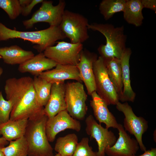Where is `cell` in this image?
Wrapping results in <instances>:
<instances>
[{
	"instance_id": "6da1fadb",
	"label": "cell",
	"mask_w": 156,
	"mask_h": 156,
	"mask_svg": "<svg viewBox=\"0 0 156 156\" xmlns=\"http://www.w3.org/2000/svg\"><path fill=\"white\" fill-rule=\"evenodd\" d=\"M6 99L12 104L10 119L15 120L31 118L43 110L38 101L33 85V79L29 76L7 79L4 87Z\"/></svg>"
},
{
	"instance_id": "7a4b0ae2",
	"label": "cell",
	"mask_w": 156,
	"mask_h": 156,
	"mask_svg": "<svg viewBox=\"0 0 156 156\" xmlns=\"http://www.w3.org/2000/svg\"><path fill=\"white\" fill-rule=\"evenodd\" d=\"M66 38L59 26H50L39 31H25L9 28L0 22V41L14 38L22 39L36 44L33 48L39 53L53 46L57 40Z\"/></svg>"
},
{
	"instance_id": "3957f363",
	"label": "cell",
	"mask_w": 156,
	"mask_h": 156,
	"mask_svg": "<svg viewBox=\"0 0 156 156\" xmlns=\"http://www.w3.org/2000/svg\"><path fill=\"white\" fill-rule=\"evenodd\" d=\"M48 118L44 111L28 119L24 136L28 144V156H53V149L47 138L45 129Z\"/></svg>"
},
{
	"instance_id": "277c9868",
	"label": "cell",
	"mask_w": 156,
	"mask_h": 156,
	"mask_svg": "<svg viewBox=\"0 0 156 156\" xmlns=\"http://www.w3.org/2000/svg\"><path fill=\"white\" fill-rule=\"evenodd\" d=\"M88 29L100 32L106 38V44L100 45L98 49L101 56L103 59H120L126 48L127 36L123 26L115 27L111 24L94 23L89 24Z\"/></svg>"
},
{
	"instance_id": "5b68a950",
	"label": "cell",
	"mask_w": 156,
	"mask_h": 156,
	"mask_svg": "<svg viewBox=\"0 0 156 156\" xmlns=\"http://www.w3.org/2000/svg\"><path fill=\"white\" fill-rule=\"evenodd\" d=\"M88 19L79 13L65 10L59 26L73 43H82L89 38Z\"/></svg>"
},
{
	"instance_id": "8992f818",
	"label": "cell",
	"mask_w": 156,
	"mask_h": 156,
	"mask_svg": "<svg viewBox=\"0 0 156 156\" xmlns=\"http://www.w3.org/2000/svg\"><path fill=\"white\" fill-rule=\"evenodd\" d=\"M87 99L83 85L81 82L65 84L66 110L72 118L79 121L84 118L88 110L86 104Z\"/></svg>"
},
{
	"instance_id": "52a82bcc",
	"label": "cell",
	"mask_w": 156,
	"mask_h": 156,
	"mask_svg": "<svg viewBox=\"0 0 156 156\" xmlns=\"http://www.w3.org/2000/svg\"><path fill=\"white\" fill-rule=\"evenodd\" d=\"M95 91L107 105H116L119 96L107 74L104 60L99 57L93 64Z\"/></svg>"
},
{
	"instance_id": "ba28073f",
	"label": "cell",
	"mask_w": 156,
	"mask_h": 156,
	"mask_svg": "<svg viewBox=\"0 0 156 156\" xmlns=\"http://www.w3.org/2000/svg\"><path fill=\"white\" fill-rule=\"evenodd\" d=\"M66 5L64 0H60L56 5H53L52 1L43 0L39 8L30 18L23 21V24L27 29L32 28L34 24L39 22L48 23L50 26H59Z\"/></svg>"
},
{
	"instance_id": "9c48e42d",
	"label": "cell",
	"mask_w": 156,
	"mask_h": 156,
	"mask_svg": "<svg viewBox=\"0 0 156 156\" xmlns=\"http://www.w3.org/2000/svg\"><path fill=\"white\" fill-rule=\"evenodd\" d=\"M83 48L82 43L58 41L56 45L47 48L43 53L57 64L76 66Z\"/></svg>"
},
{
	"instance_id": "30bf717a",
	"label": "cell",
	"mask_w": 156,
	"mask_h": 156,
	"mask_svg": "<svg viewBox=\"0 0 156 156\" xmlns=\"http://www.w3.org/2000/svg\"><path fill=\"white\" fill-rule=\"evenodd\" d=\"M116 105L117 109L124 115L123 127L125 130L134 135L140 148L144 152L146 149L142 142V137L148 129V121L143 117L136 116L127 102L122 103L119 101Z\"/></svg>"
},
{
	"instance_id": "8fae6325",
	"label": "cell",
	"mask_w": 156,
	"mask_h": 156,
	"mask_svg": "<svg viewBox=\"0 0 156 156\" xmlns=\"http://www.w3.org/2000/svg\"><path fill=\"white\" fill-rule=\"evenodd\" d=\"M85 122L87 134L94 138L97 143L98 148L96 152L97 156H105L106 148L114 145L117 140L116 136L112 131L98 123L92 115L86 118Z\"/></svg>"
},
{
	"instance_id": "7c38bea8",
	"label": "cell",
	"mask_w": 156,
	"mask_h": 156,
	"mask_svg": "<svg viewBox=\"0 0 156 156\" xmlns=\"http://www.w3.org/2000/svg\"><path fill=\"white\" fill-rule=\"evenodd\" d=\"M81 125L79 120L74 119L66 110L61 111L53 117L48 118L46 126V132L49 142H53L59 133L67 129L79 131Z\"/></svg>"
},
{
	"instance_id": "4fadbf2b",
	"label": "cell",
	"mask_w": 156,
	"mask_h": 156,
	"mask_svg": "<svg viewBox=\"0 0 156 156\" xmlns=\"http://www.w3.org/2000/svg\"><path fill=\"white\" fill-rule=\"evenodd\" d=\"M117 129L119 137L114 145L106 148L105 154L108 156L135 155L140 148L137 140L131 137L122 124L118 123Z\"/></svg>"
},
{
	"instance_id": "5bb4252c",
	"label": "cell",
	"mask_w": 156,
	"mask_h": 156,
	"mask_svg": "<svg viewBox=\"0 0 156 156\" xmlns=\"http://www.w3.org/2000/svg\"><path fill=\"white\" fill-rule=\"evenodd\" d=\"M98 57L95 53L86 49L83 50L79 61L76 66L78 69L81 80L84 83L88 94L90 95L96 90L93 64Z\"/></svg>"
},
{
	"instance_id": "9a60e30c",
	"label": "cell",
	"mask_w": 156,
	"mask_h": 156,
	"mask_svg": "<svg viewBox=\"0 0 156 156\" xmlns=\"http://www.w3.org/2000/svg\"><path fill=\"white\" fill-rule=\"evenodd\" d=\"M38 77L52 84L64 82L68 79L82 82L77 68L71 65L57 64L54 68L43 72Z\"/></svg>"
},
{
	"instance_id": "2e32d148",
	"label": "cell",
	"mask_w": 156,
	"mask_h": 156,
	"mask_svg": "<svg viewBox=\"0 0 156 156\" xmlns=\"http://www.w3.org/2000/svg\"><path fill=\"white\" fill-rule=\"evenodd\" d=\"M65 92L64 82L52 84L49 99L43 109L48 118H52L60 112L66 110Z\"/></svg>"
},
{
	"instance_id": "e0dca14e",
	"label": "cell",
	"mask_w": 156,
	"mask_h": 156,
	"mask_svg": "<svg viewBox=\"0 0 156 156\" xmlns=\"http://www.w3.org/2000/svg\"><path fill=\"white\" fill-rule=\"evenodd\" d=\"M92 99L90 105L92 108L96 119L100 124L103 123L105 128L117 129L118 125L115 117L109 111L107 105L99 97L96 91L91 94Z\"/></svg>"
},
{
	"instance_id": "ac0fdd59",
	"label": "cell",
	"mask_w": 156,
	"mask_h": 156,
	"mask_svg": "<svg viewBox=\"0 0 156 156\" xmlns=\"http://www.w3.org/2000/svg\"><path fill=\"white\" fill-rule=\"evenodd\" d=\"M57 64L41 52L19 65L18 70L22 73H28L34 76H38L43 72L55 68Z\"/></svg>"
},
{
	"instance_id": "d6986e66",
	"label": "cell",
	"mask_w": 156,
	"mask_h": 156,
	"mask_svg": "<svg viewBox=\"0 0 156 156\" xmlns=\"http://www.w3.org/2000/svg\"><path fill=\"white\" fill-rule=\"evenodd\" d=\"M131 53V49L126 48L120 59L123 88L119 101L122 102H133L136 96L131 85L129 60Z\"/></svg>"
},
{
	"instance_id": "ffe728a7",
	"label": "cell",
	"mask_w": 156,
	"mask_h": 156,
	"mask_svg": "<svg viewBox=\"0 0 156 156\" xmlns=\"http://www.w3.org/2000/svg\"><path fill=\"white\" fill-rule=\"evenodd\" d=\"M0 55L5 63L11 65L21 64L35 55L32 51L25 50L16 45L0 48Z\"/></svg>"
},
{
	"instance_id": "44dd1931",
	"label": "cell",
	"mask_w": 156,
	"mask_h": 156,
	"mask_svg": "<svg viewBox=\"0 0 156 156\" xmlns=\"http://www.w3.org/2000/svg\"><path fill=\"white\" fill-rule=\"evenodd\" d=\"M28 119L15 120L9 119L0 124V135L7 141L15 140L24 136L27 125Z\"/></svg>"
},
{
	"instance_id": "7402d4cb",
	"label": "cell",
	"mask_w": 156,
	"mask_h": 156,
	"mask_svg": "<svg viewBox=\"0 0 156 156\" xmlns=\"http://www.w3.org/2000/svg\"><path fill=\"white\" fill-rule=\"evenodd\" d=\"M103 60L107 74L119 96V101L123 88L120 59L113 58Z\"/></svg>"
},
{
	"instance_id": "603a6c76",
	"label": "cell",
	"mask_w": 156,
	"mask_h": 156,
	"mask_svg": "<svg viewBox=\"0 0 156 156\" xmlns=\"http://www.w3.org/2000/svg\"><path fill=\"white\" fill-rule=\"evenodd\" d=\"M143 8L140 0H127L123 11L125 20L136 27L141 26L144 19L142 13Z\"/></svg>"
},
{
	"instance_id": "cb8c5ba5",
	"label": "cell",
	"mask_w": 156,
	"mask_h": 156,
	"mask_svg": "<svg viewBox=\"0 0 156 156\" xmlns=\"http://www.w3.org/2000/svg\"><path fill=\"white\" fill-rule=\"evenodd\" d=\"M78 143V138L76 134H68L57 139L54 149L61 156H72Z\"/></svg>"
},
{
	"instance_id": "d4e9b609",
	"label": "cell",
	"mask_w": 156,
	"mask_h": 156,
	"mask_svg": "<svg viewBox=\"0 0 156 156\" xmlns=\"http://www.w3.org/2000/svg\"><path fill=\"white\" fill-rule=\"evenodd\" d=\"M33 85L38 102L45 106L49 99L52 84L38 76H34Z\"/></svg>"
},
{
	"instance_id": "484cf974",
	"label": "cell",
	"mask_w": 156,
	"mask_h": 156,
	"mask_svg": "<svg viewBox=\"0 0 156 156\" xmlns=\"http://www.w3.org/2000/svg\"><path fill=\"white\" fill-rule=\"evenodd\" d=\"M127 0H103L99 9L104 19L108 20L117 12L123 11Z\"/></svg>"
},
{
	"instance_id": "4316f807",
	"label": "cell",
	"mask_w": 156,
	"mask_h": 156,
	"mask_svg": "<svg viewBox=\"0 0 156 156\" xmlns=\"http://www.w3.org/2000/svg\"><path fill=\"white\" fill-rule=\"evenodd\" d=\"M9 142V145L3 149L5 156L28 155V144L24 136Z\"/></svg>"
},
{
	"instance_id": "83f0119b",
	"label": "cell",
	"mask_w": 156,
	"mask_h": 156,
	"mask_svg": "<svg viewBox=\"0 0 156 156\" xmlns=\"http://www.w3.org/2000/svg\"><path fill=\"white\" fill-rule=\"evenodd\" d=\"M0 8L12 20L15 19L21 14L22 9L18 0H0Z\"/></svg>"
},
{
	"instance_id": "f1b7e54d",
	"label": "cell",
	"mask_w": 156,
	"mask_h": 156,
	"mask_svg": "<svg viewBox=\"0 0 156 156\" xmlns=\"http://www.w3.org/2000/svg\"><path fill=\"white\" fill-rule=\"evenodd\" d=\"M89 140L84 137L78 142L76 150L72 156H98L89 144Z\"/></svg>"
},
{
	"instance_id": "f546056e",
	"label": "cell",
	"mask_w": 156,
	"mask_h": 156,
	"mask_svg": "<svg viewBox=\"0 0 156 156\" xmlns=\"http://www.w3.org/2000/svg\"><path fill=\"white\" fill-rule=\"evenodd\" d=\"M12 108V104L9 100L4 98L2 92L0 91V124L8 121Z\"/></svg>"
},
{
	"instance_id": "4dcf8cb0",
	"label": "cell",
	"mask_w": 156,
	"mask_h": 156,
	"mask_svg": "<svg viewBox=\"0 0 156 156\" xmlns=\"http://www.w3.org/2000/svg\"><path fill=\"white\" fill-rule=\"evenodd\" d=\"M43 0H32L31 2L26 6L22 8L21 14L24 16H27L31 13L32 9L37 4L42 3Z\"/></svg>"
},
{
	"instance_id": "1f68e13d",
	"label": "cell",
	"mask_w": 156,
	"mask_h": 156,
	"mask_svg": "<svg viewBox=\"0 0 156 156\" xmlns=\"http://www.w3.org/2000/svg\"><path fill=\"white\" fill-rule=\"evenodd\" d=\"M140 1L143 8L150 9L156 12V0H141Z\"/></svg>"
},
{
	"instance_id": "d6a6232c",
	"label": "cell",
	"mask_w": 156,
	"mask_h": 156,
	"mask_svg": "<svg viewBox=\"0 0 156 156\" xmlns=\"http://www.w3.org/2000/svg\"><path fill=\"white\" fill-rule=\"evenodd\" d=\"M134 156H156V148H151L150 149L144 151V153L140 155Z\"/></svg>"
},
{
	"instance_id": "836d02e7",
	"label": "cell",
	"mask_w": 156,
	"mask_h": 156,
	"mask_svg": "<svg viewBox=\"0 0 156 156\" xmlns=\"http://www.w3.org/2000/svg\"><path fill=\"white\" fill-rule=\"evenodd\" d=\"M32 0H19V3L22 8L25 7L28 5Z\"/></svg>"
},
{
	"instance_id": "e575fe53",
	"label": "cell",
	"mask_w": 156,
	"mask_h": 156,
	"mask_svg": "<svg viewBox=\"0 0 156 156\" xmlns=\"http://www.w3.org/2000/svg\"><path fill=\"white\" fill-rule=\"evenodd\" d=\"M0 144L5 146L8 144V141H7L3 137L0 138Z\"/></svg>"
},
{
	"instance_id": "d590c367",
	"label": "cell",
	"mask_w": 156,
	"mask_h": 156,
	"mask_svg": "<svg viewBox=\"0 0 156 156\" xmlns=\"http://www.w3.org/2000/svg\"><path fill=\"white\" fill-rule=\"evenodd\" d=\"M4 147V145L0 144V156H5L3 150Z\"/></svg>"
},
{
	"instance_id": "8d00e7d4",
	"label": "cell",
	"mask_w": 156,
	"mask_h": 156,
	"mask_svg": "<svg viewBox=\"0 0 156 156\" xmlns=\"http://www.w3.org/2000/svg\"><path fill=\"white\" fill-rule=\"evenodd\" d=\"M3 68L1 67H0V77L1 75L3 73Z\"/></svg>"
},
{
	"instance_id": "74e56055",
	"label": "cell",
	"mask_w": 156,
	"mask_h": 156,
	"mask_svg": "<svg viewBox=\"0 0 156 156\" xmlns=\"http://www.w3.org/2000/svg\"><path fill=\"white\" fill-rule=\"evenodd\" d=\"M53 156H61L58 153L56 154L55 155H54Z\"/></svg>"
},
{
	"instance_id": "f35d334b",
	"label": "cell",
	"mask_w": 156,
	"mask_h": 156,
	"mask_svg": "<svg viewBox=\"0 0 156 156\" xmlns=\"http://www.w3.org/2000/svg\"><path fill=\"white\" fill-rule=\"evenodd\" d=\"M2 59V57L0 55V59Z\"/></svg>"
}]
</instances>
